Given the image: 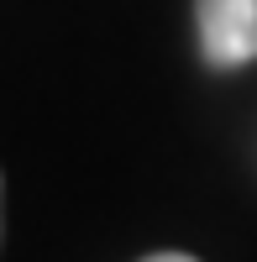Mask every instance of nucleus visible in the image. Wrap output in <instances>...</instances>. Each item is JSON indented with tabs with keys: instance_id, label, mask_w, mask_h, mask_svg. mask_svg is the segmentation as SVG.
<instances>
[{
	"instance_id": "obj_1",
	"label": "nucleus",
	"mask_w": 257,
	"mask_h": 262,
	"mask_svg": "<svg viewBox=\"0 0 257 262\" xmlns=\"http://www.w3.org/2000/svg\"><path fill=\"white\" fill-rule=\"evenodd\" d=\"M200 58L210 69L257 63V0H195Z\"/></svg>"
},
{
	"instance_id": "obj_2",
	"label": "nucleus",
	"mask_w": 257,
	"mask_h": 262,
	"mask_svg": "<svg viewBox=\"0 0 257 262\" xmlns=\"http://www.w3.org/2000/svg\"><path fill=\"white\" fill-rule=\"evenodd\" d=\"M142 262H200V257H189V252H153V257H142Z\"/></svg>"
},
{
	"instance_id": "obj_3",
	"label": "nucleus",
	"mask_w": 257,
	"mask_h": 262,
	"mask_svg": "<svg viewBox=\"0 0 257 262\" xmlns=\"http://www.w3.org/2000/svg\"><path fill=\"white\" fill-rule=\"evenodd\" d=\"M0 231H6V179H0Z\"/></svg>"
}]
</instances>
